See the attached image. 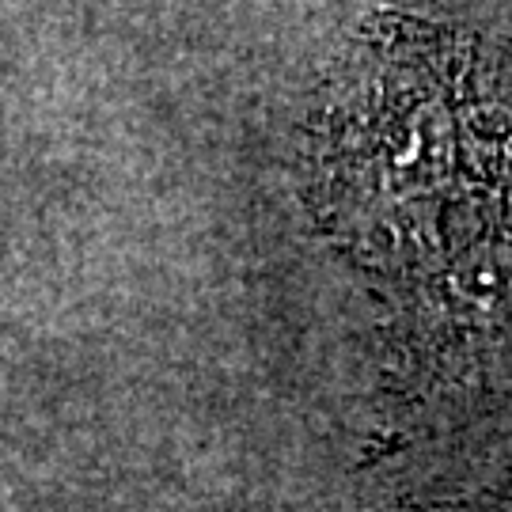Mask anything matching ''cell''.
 <instances>
[{
    "label": "cell",
    "mask_w": 512,
    "mask_h": 512,
    "mask_svg": "<svg viewBox=\"0 0 512 512\" xmlns=\"http://www.w3.org/2000/svg\"><path fill=\"white\" fill-rule=\"evenodd\" d=\"M456 512H512V459L501 467V475L494 478V486L471 494Z\"/></svg>",
    "instance_id": "obj_1"
}]
</instances>
